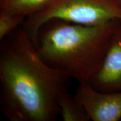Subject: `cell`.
I'll return each instance as SVG.
<instances>
[{
  "mask_svg": "<svg viewBox=\"0 0 121 121\" xmlns=\"http://www.w3.org/2000/svg\"><path fill=\"white\" fill-rule=\"evenodd\" d=\"M0 107L11 121H54L69 78L40 57L22 26L0 40Z\"/></svg>",
  "mask_w": 121,
  "mask_h": 121,
  "instance_id": "cell-1",
  "label": "cell"
},
{
  "mask_svg": "<svg viewBox=\"0 0 121 121\" xmlns=\"http://www.w3.org/2000/svg\"><path fill=\"white\" fill-rule=\"evenodd\" d=\"M121 20L87 26L60 19L47 21L33 40L38 54L53 69L79 83L89 82L100 67Z\"/></svg>",
  "mask_w": 121,
  "mask_h": 121,
  "instance_id": "cell-2",
  "label": "cell"
},
{
  "mask_svg": "<svg viewBox=\"0 0 121 121\" xmlns=\"http://www.w3.org/2000/svg\"><path fill=\"white\" fill-rule=\"evenodd\" d=\"M54 19L87 26L121 20V1L51 0L39 11L26 17L22 26L33 40L39 28Z\"/></svg>",
  "mask_w": 121,
  "mask_h": 121,
  "instance_id": "cell-3",
  "label": "cell"
},
{
  "mask_svg": "<svg viewBox=\"0 0 121 121\" xmlns=\"http://www.w3.org/2000/svg\"><path fill=\"white\" fill-rule=\"evenodd\" d=\"M74 96L83 106L90 120L118 121L121 119V91H99L89 82H84L79 83Z\"/></svg>",
  "mask_w": 121,
  "mask_h": 121,
  "instance_id": "cell-4",
  "label": "cell"
},
{
  "mask_svg": "<svg viewBox=\"0 0 121 121\" xmlns=\"http://www.w3.org/2000/svg\"><path fill=\"white\" fill-rule=\"evenodd\" d=\"M89 83L99 91H121V24L113 35L100 67Z\"/></svg>",
  "mask_w": 121,
  "mask_h": 121,
  "instance_id": "cell-5",
  "label": "cell"
},
{
  "mask_svg": "<svg viewBox=\"0 0 121 121\" xmlns=\"http://www.w3.org/2000/svg\"><path fill=\"white\" fill-rule=\"evenodd\" d=\"M60 116L64 121H90L83 106L67 91L62 93L58 99Z\"/></svg>",
  "mask_w": 121,
  "mask_h": 121,
  "instance_id": "cell-6",
  "label": "cell"
},
{
  "mask_svg": "<svg viewBox=\"0 0 121 121\" xmlns=\"http://www.w3.org/2000/svg\"><path fill=\"white\" fill-rule=\"evenodd\" d=\"M51 0H0V10L27 17L43 8Z\"/></svg>",
  "mask_w": 121,
  "mask_h": 121,
  "instance_id": "cell-7",
  "label": "cell"
},
{
  "mask_svg": "<svg viewBox=\"0 0 121 121\" xmlns=\"http://www.w3.org/2000/svg\"><path fill=\"white\" fill-rule=\"evenodd\" d=\"M26 17L0 10V40L23 25Z\"/></svg>",
  "mask_w": 121,
  "mask_h": 121,
  "instance_id": "cell-8",
  "label": "cell"
},
{
  "mask_svg": "<svg viewBox=\"0 0 121 121\" xmlns=\"http://www.w3.org/2000/svg\"></svg>",
  "mask_w": 121,
  "mask_h": 121,
  "instance_id": "cell-9",
  "label": "cell"
}]
</instances>
